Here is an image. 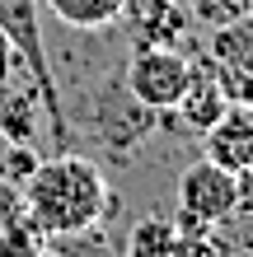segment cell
<instances>
[{
    "instance_id": "14",
    "label": "cell",
    "mask_w": 253,
    "mask_h": 257,
    "mask_svg": "<svg viewBox=\"0 0 253 257\" xmlns=\"http://www.w3.org/2000/svg\"><path fill=\"white\" fill-rule=\"evenodd\" d=\"M183 10H188V19H202V24H230V19H239V14L248 10V0H183Z\"/></svg>"
},
{
    "instance_id": "9",
    "label": "cell",
    "mask_w": 253,
    "mask_h": 257,
    "mask_svg": "<svg viewBox=\"0 0 253 257\" xmlns=\"http://www.w3.org/2000/svg\"><path fill=\"white\" fill-rule=\"evenodd\" d=\"M225 108H230V98H225V89H220L211 61H206V66H192L188 94L178 98V108H174L178 117H183V126L197 131V136H206V131L220 122V117H225Z\"/></svg>"
},
{
    "instance_id": "16",
    "label": "cell",
    "mask_w": 253,
    "mask_h": 257,
    "mask_svg": "<svg viewBox=\"0 0 253 257\" xmlns=\"http://www.w3.org/2000/svg\"><path fill=\"white\" fill-rule=\"evenodd\" d=\"M14 66H19V56H14V42L5 38V28H0V89L14 80Z\"/></svg>"
},
{
    "instance_id": "6",
    "label": "cell",
    "mask_w": 253,
    "mask_h": 257,
    "mask_svg": "<svg viewBox=\"0 0 253 257\" xmlns=\"http://www.w3.org/2000/svg\"><path fill=\"white\" fill-rule=\"evenodd\" d=\"M99 94H103V98H94V136L99 141L113 145V150H131L136 141H145V131H150V122L159 112L141 108L127 94V84L122 89H99Z\"/></svg>"
},
{
    "instance_id": "8",
    "label": "cell",
    "mask_w": 253,
    "mask_h": 257,
    "mask_svg": "<svg viewBox=\"0 0 253 257\" xmlns=\"http://www.w3.org/2000/svg\"><path fill=\"white\" fill-rule=\"evenodd\" d=\"M52 238L33 220L24 192L0 178V257H42Z\"/></svg>"
},
{
    "instance_id": "17",
    "label": "cell",
    "mask_w": 253,
    "mask_h": 257,
    "mask_svg": "<svg viewBox=\"0 0 253 257\" xmlns=\"http://www.w3.org/2000/svg\"><path fill=\"white\" fill-rule=\"evenodd\" d=\"M248 10H253V0H248Z\"/></svg>"
},
{
    "instance_id": "3",
    "label": "cell",
    "mask_w": 253,
    "mask_h": 257,
    "mask_svg": "<svg viewBox=\"0 0 253 257\" xmlns=\"http://www.w3.org/2000/svg\"><path fill=\"white\" fill-rule=\"evenodd\" d=\"M192 61L178 47H131V61L122 70L127 94L150 112H174L178 98L188 94Z\"/></svg>"
},
{
    "instance_id": "2",
    "label": "cell",
    "mask_w": 253,
    "mask_h": 257,
    "mask_svg": "<svg viewBox=\"0 0 253 257\" xmlns=\"http://www.w3.org/2000/svg\"><path fill=\"white\" fill-rule=\"evenodd\" d=\"M0 28L5 38L14 42V56L19 66H28V80H33L42 108H47V122L52 136L66 141L70 126H66V108H61V94H56V75L47 61V42H42V19H38V0H0Z\"/></svg>"
},
{
    "instance_id": "5",
    "label": "cell",
    "mask_w": 253,
    "mask_h": 257,
    "mask_svg": "<svg viewBox=\"0 0 253 257\" xmlns=\"http://www.w3.org/2000/svg\"><path fill=\"white\" fill-rule=\"evenodd\" d=\"M211 70L230 103H253V10L211 33Z\"/></svg>"
},
{
    "instance_id": "11",
    "label": "cell",
    "mask_w": 253,
    "mask_h": 257,
    "mask_svg": "<svg viewBox=\"0 0 253 257\" xmlns=\"http://www.w3.org/2000/svg\"><path fill=\"white\" fill-rule=\"evenodd\" d=\"M42 98H38V89L28 84V89H0V136H5L10 145H33V136H38V122H42Z\"/></svg>"
},
{
    "instance_id": "7",
    "label": "cell",
    "mask_w": 253,
    "mask_h": 257,
    "mask_svg": "<svg viewBox=\"0 0 253 257\" xmlns=\"http://www.w3.org/2000/svg\"><path fill=\"white\" fill-rule=\"evenodd\" d=\"M202 141H206V159H216L230 173H248L253 169V103H230L225 117Z\"/></svg>"
},
{
    "instance_id": "10",
    "label": "cell",
    "mask_w": 253,
    "mask_h": 257,
    "mask_svg": "<svg viewBox=\"0 0 253 257\" xmlns=\"http://www.w3.org/2000/svg\"><path fill=\"white\" fill-rule=\"evenodd\" d=\"M127 19L136 28V47H178V38L188 33V10L178 0H145Z\"/></svg>"
},
{
    "instance_id": "13",
    "label": "cell",
    "mask_w": 253,
    "mask_h": 257,
    "mask_svg": "<svg viewBox=\"0 0 253 257\" xmlns=\"http://www.w3.org/2000/svg\"><path fill=\"white\" fill-rule=\"evenodd\" d=\"M174 238H178V224L174 220H141L131 229V243H127V257H169L174 252Z\"/></svg>"
},
{
    "instance_id": "15",
    "label": "cell",
    "mask_w": 253,
    "mask_h": 257,
    "mask_svg": "<svg viewBox=\"0 0 253 257\" xmlns=\"http://www.w3.org/2000/svg\"><path fill=\"white\" fill-rule=\"evenodd\" d=\"M38 164H42V159H38L33 145H10L5 159H0V178H5V183H14V187H24L28 178H33Z\"/></svg>"
},
{
    "instance_id": "1",
    "label": "cell",
    "mask_w": 253,
    "mask_h": 257,
    "mask_svg": "<svg viewBox=\"0 0 253 257\" xmlns=\"http://www.w3.org/2000/svg\"><path fill=\"white\" fill-rule=\"evenodd\" d=\"M28 210H33V220L42 224V234L47 238H80L89 234L94 224L108 215V178H103V169L94 159L85 155H52L42 159L33 178L19 187Z\"/></svg>"
},
{
    "instance_id": "4",
    "label": "cell",
    "mask_w": 253,
    "mask_h": 257,
    "mask_svg": "<svg viewBox=\"0 0 253 257\" xmlns=\"http://www.w3.org/2000/svg\"><path fill=\"white\" fill-rule=\"evenodd\" d=\"M239 210V173L220 169L216 159H197L178 173V215L197 224H220Z\"/></svg>"
},
{
    "instance_id": "12",
    "label": "cell",
    "mask_w": 253,
    "mask_h": 257,
    "mask_svg": "<svg viewBox=\"0 0 253 257\" xmlns=\"http://www.w3.org/2000/svg\"><path fill=\"white\" fill-rule=\"evenodd\" d=\"M42 5L52 10V19L80 28V33H103L127 19V0H42Z\"/></svg>"
}]
</instances>
